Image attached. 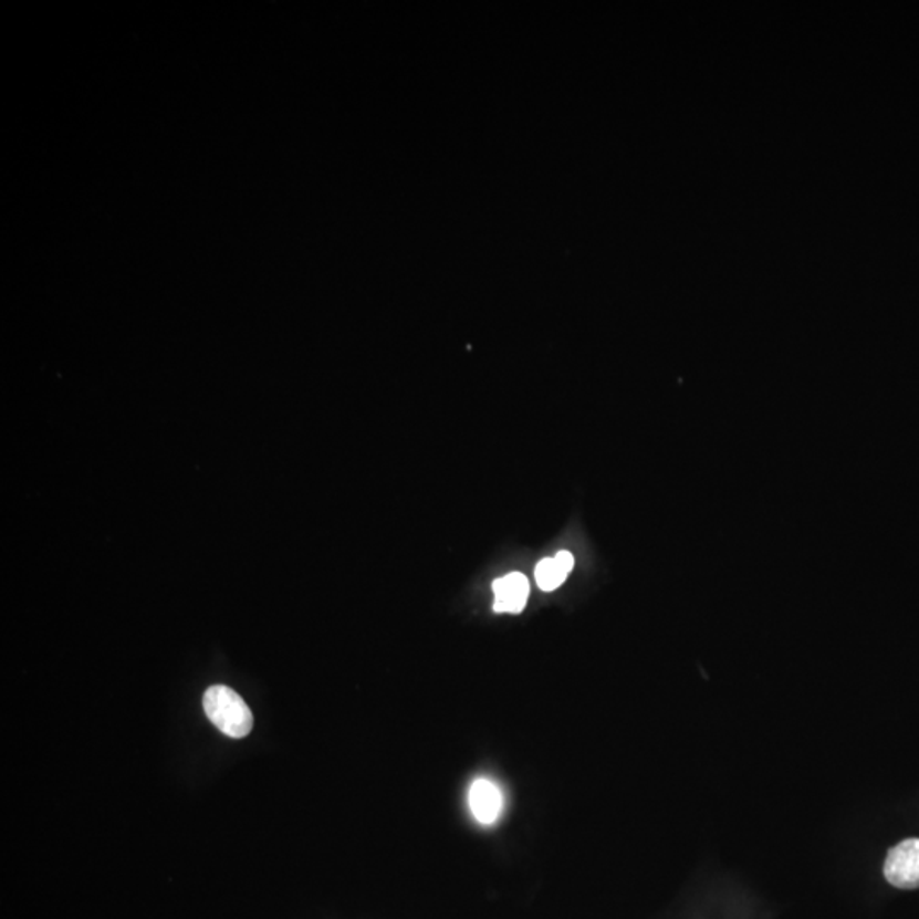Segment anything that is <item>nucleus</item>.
Returning a JSON list of instances; mask_svg holds the SVG:
<instances>
[{"mask_svg": "<svg viewBox=\"0 0 919 919\" xmlns=\"http://www.w3.org/2000/svg\"><path fill=\"white\" fill-rule=\"evenodd\" d=\"M203 709L211 724L229 738H246L254 725V717L244 698L223 685L208 688L203 697Z\"/></svg>", "mask_w": 919, "mask_h": 919, "instance_id": "f257e3e1", "label": "nucleus"}, {"mask_svg": "<svg viewBox=\"0 0 919 919\" xmlns=\"http://www.w3.org/2000/svg\"><path fill=\"white\" fill-rule=\"evenodd\" d=\"M884 875L897 889H918L919 839H906L894 846L887 855Z\"/></svg>", "mask_w": 919, "mask_h": 919, "instance_id": "f03ea898", "label": "nucleus"}, {"mask_svg": "<svg viewBox=\"0 0 919 919\" xmlns=\"http://www.w3.org/2000/svg\"><path fill=\"white\" fill-rule=\"evenodd\" d=\"M494 609L498 613H521L529 602V579L520 573L508 574L492 584Z\"/></svg>", "mask_w": 919, "mask_h": 919, "instance_id": "7ed1b4c3", "label": "nucleus"}, {"mask_svg": "<svg viewBox=\"0 0 919 919\" xmlns=\"http://www.w3.org/2000/svg\"><path fill=\"white\" fill-rule=\"evenodd\" d=\"M470 811L480 824H494L502 811V794L491 780L479 779L470 786Z\"/></svg>", "mask_w": 919, "mask_h": 919, "instance_id": "20e7f679", "label": "nucleus"}, {"mask_svg": "<svg viewBox=\"0 0 919 919\" xmlns=\"http://www.w3.org/2000/svg\"><path fill=\"white\" fill-rule=\"evenodd\" d=\"M574 567V557L571 552H558L554 558H543L536 565L535 577L540 589L554 591L564 583L565 577Z\"/></svg>", "mask_w": 919, "mask_h": 919, "instance_id": "39448f33", "label": "nucleus"}]
</instances>
